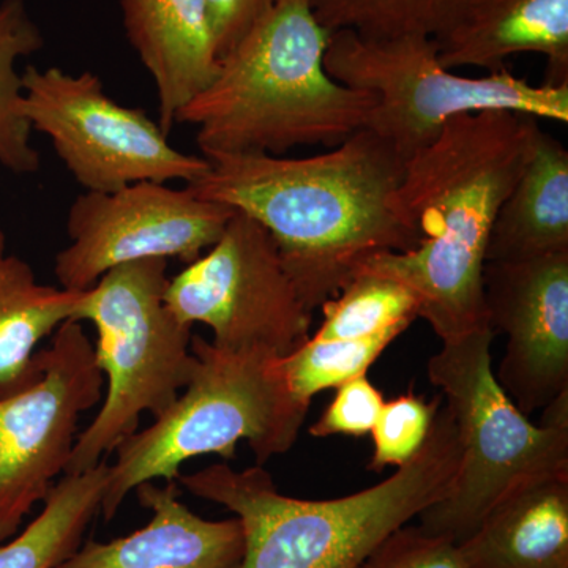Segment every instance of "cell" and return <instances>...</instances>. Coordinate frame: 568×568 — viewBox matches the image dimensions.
<instances>
[{
	"mask_svg": "<svg viewBox=\"0 0 568 568\" xmlns=\"http://www.w3.org/2000/svg\"><path fill=\"white\" fill-rule=\"evenodd\" d=\"M110 465L63 476L43 500V510L13 540L0 544V568H55L81 547L100 514Z\"/></svg>",
	"mask_w": 568,
	"mask_h": 568,
	"instance_id": "d6986e66",
	"label": "cell"
},
{
	"mask_svg": "<svg viewBox=\"0 0 568 568\" xmlns=\"http://www.w3.org/2000/svg\"><path fill=\"white\" fill-rule=\"evenodd\" d=\"M484 298L507 336L497 384L529 417L568 392V252L485 264Z\"/></svg>",
	"mask_w": 568,
	"mask_h": 568,
	"instance_id": "7c38bea8",
	"label": "cell"
},
{
	"mask_svg": "<svg viewBox=\"0 0 568 568\" xmlns=\"http://www.w3.org/2000/svg\"><path fill=\"white\" fill-rule=\"evenodd\" d=\"M151 521L130 536L88 541L55 568H239L244 558V528L237 517L212 521L179 499L175 481L134 489Z\"/></svg>",
	"mask_w": 568,
	"mask_h": 568,
	"instance_id": "4fadbf2b",
	"label": "cell"
},
{
	"mask_svg": "<svg viewBox=\"0 0 568 568\" xmlns=\"http://www.w3.org/2000/svg\"><path fill=\"white\" fill-rule=\"evenodd\" d=\"M126 39L159 97V123L170 133L179 112L207 88L220 65L205 0H119Z\"/></svg>",
	"mask_w": 568,
	"mask_h": 568,
	"instance_id": "5bb4252c",
	"label": "cell"
},
{
	"mask_svg": "<svg viewBox=\"0 0 568 568\" xmlns=\"http://www.w3.org/2000/svg\"><path fill=\"white\" fill-rule=\"evenodd\" d=\"M384 406V396L365 376L355 377L336 388L335 398L323 416L310 426V435L365 436L375 428Z\"/></svg>",
	"mask_w": 568,
	"mask_h": 568,
	"instance_id": "484cf974",
	"label": "cell"
},
{
	"mask_svg": "<svg viewBox=\"0 0 568 568\" xmlns=\"http://www.w3.org/2000/svg\"><path fill=\"white\" fill-rule=\"evenodd\" d=\"M22 89L29 125L51 141L84 192H115L138 182L189 185L207 171V159L174 148L159 122L111 99L92 71L31 65Z\"/></svg>",
	"mask_w": 568,
	"mask_h": 568,
	"instance_id": "ba28073f",
	"label": "cell"
},
{
	"mask_svg": "<svg viewBox=\"0 0 568 568\" xmlns=\"http://www.w3.org/2000/svg\"><path fill=\"white\" fill-rule=\"evenodd\" d=\"M357 568H466L458 544L426 532L420 526H402Z\"/></svg>",
	"mask_w": 568,
	"mask_h": 568,
	"instance_id": "d4e9b609",
	"label": "cell"
},
{
	"mask_svg": "<svg viewBox=\"0 0 568 568\" xmlns=\"http://www.w3.org/2000/svg\"><path fill=\"white\" fill-rule=\"evenodd\" d=\"M331 36L312 0H276L220 59L211 84L175 123L196 130L204 159L336 148L368 126L375 102L328 74Z\"/></svg>",
	"mask_w": 568,
	"mask_h": 568,
	"instance_id": "3957f363",
	"label": "cell"
},
{
	"mask_svg": "<svg viewBox=\"0 0 568 568\" xmlns=\"http://www.w3.org/2000/svg\"><path fill=\"white\" fill-rule=\"evenodd\" d=\"M325 69L334 80L373 97L368 126L407 162L437 140L450 119L488 110L568 122V84L536 85L507 69L467 78L439 61L436 39L402 36L365 39L332 32Z\"/></svg>",
	"mask_w": 568,
	"mask_h": 568,
	"instance_id": "52a82bcc",
	"label": "cell"
},
{
	"mask_svg": "<svg viewBox=\"0 0 568 568\" xmlns=\"http://www.w3.org/2000/svg\"><path fill=\"white\" fill-rule=\"evenodd\" d=\"M233 215L186 185L138 182L84 192L70 205V244L55 254V278L63 290L81 293L119 265L171 257L193 263L219 242Z\"/></svg>",
	"mask_w": 568,
	"mask_h": 568,
	"instance_id": "8fae6325",
	"label": "cell"
},
{
	"mask_svg": "<svg viewBox=\"0 0 568 568\" xmlns=\"http://www.w3.org/2000/svg\"><path fill=\"white\" fill-rule=\"evenodd\" d=\"M168 308L182 324H204L223 349L286 357L312 336L310 312L267 231L234 212L222 237L170 278Z\"/></svg>",
	"mask_w": 568,
	"mask_h": 568,
	"instance_id": "9c48e42d",
	"label": "cell"
},
{
	"mask_svg": "<svg viewBox=\"0 0 568 568\" xmlns=\"http://www.w3.org/2000/svg\"><path fill=\"white\" fill-rule=\"evenodd\" d=\"M436 41L452 71L497 73L510 55L536 52L547 59L544 84H568V0H478Z\"/></svg>",
	"mask_w": 568,
	"mask_h": 568,
	"instance_id": "9a60e30c",
	"label": "cell"
},
{
	"mask_svg": "<svg viewBox=\"0 0 568 568\" xmlns=\"http://www.w3.org/2000/svg\"><path fill=\"white\" fill-rule=\"evenodd\" d=\"M478 0H312L327 31H351L365 39L437 37L450 31Z\"/></svg>",
	"mask_w": 568,
	"mask_h": 568,
	"instance_id": "44dd1931",
	"label": "cell"
},
{
	"mask_svg": "<svg viewBox=\"0 0 568 568\" xmlns=\"http://www.w3.org/2000/svg\"><path fill=\"white\" fill-rule=\"evenodd\" d=\"M317 339H354L398 332L418 317V302L402 283L373 272H357L334 297L320 306Z\"/></svg>",
	"mask_w": 568,
	"mask_h": 568,
	"instance_id": "7402d4cb",
	"label": "cell"
},
{
	"mask_svg": "<svg viewBox=\"0 0 568 568\" xmlns=\"http://www.w3.org/2000/svg\"><path fill=\"white\" fill-rule=\"evenodd\" d=\"M538 119L488 110L450 119L405 163L398 203L417 231L416 248L381 253L358 272L402 283L418 317L443 343L489 328L484 268L493 224L534 151Z\"/></svg>",
	"mask_w": 568,
	"mask_h": 568,
	"instance_id": "7a4b0ae2",
	"label": "cell"
},
{
	"mask_svg": "<svg viewBox=\"0 0 568 568\" xmlns=\"http://www.w3.org/2000/svg\"><path fill=\"white\" fill-rule=\"evenodd\" d=\"M44 40L29 14L24 0L0 3V164L14 174L40 170V155L32 145V126L22 114V74L18 59L36 54Z\"/></svg>",
	"mask_w": 568,
	"mask_h": 568,
	"instance_id": "ffe728a7",
	"label": "cell"
},
{
	"mask_svg": "<svg viewBox=\"0 0 568 568\" xmlns=\"http://www.w3.org/2000/svg\"><path fill=\"white\" fill-rule=\"evenodd\" d=\"M168 261L119 265L82 291L73 320L97 331L95 358L106 392L103 405L77 437L63 476L88 473L140 428L159 417L186 384L194 365L192 327L166 305Z\"/></svg>",
	"mask_w": 568,
	"mask_h": 568,
	"instance_id": "8992f818",
	"label": "cell"
},
{
	"mask_svg": "<svg viewBox=\"0 0 568 568\" xmlns=\"http://www.w3.org/2000/svg\"><path fill=\"white\" fill-rule=\"evenodd\" d=\"M207 162L186 186L267 231L310 312L338 294L369 257L418 244L398 203L405 162L372 130L301 159L253 153Z\"/></svg>",
	"mask_w": 568,
	"mask_h": 568,
	"instance_id": "6da1fadb",
	"label": "cell"
},
{
	"mask_svg": "<svg viewBox=\"0 0 568 568\" xmlns=\"http://www.w3.org/2000/svg\"><path fill=\"white\" fill-rule=\"evenodd\" d=\"M443 402V394H437L432 402H425L413 390L384 402L375 428L372 429L375 454L368 469L383 473L387 466L399 467L409 462L424 446Z\"/></svg>",
	"mask_w": 568,
	"mask_h": 568,
	"instance_id": "cb8c5ba5",
	"label": "cell"
},
{
	"mask_svg": "<svg viewBox=\"0 0 568 568\" xmlns=\"http://www.w3.org/2000/svg\"><path fill=\"white\" fill-rule=\"evenodd\" d=\"M491 328L470 332L428 362L457 426L462 459L447 497L418 515L420 528L462 544L517 489L568 476V425L530 424L497 384Z\"/></svg>",
	"mask_w": 568,
	"mask_h": 568,
	"instance_id": "5b68a950",
	"label": "cell"
},
{
	"mask_svg": "<svg viewBox=\"0 0 568 568\" xmlns=\"http://www.w3.org/2000/svg\"><path fill=\"white\" fill-rule=\"evenodd\" d=\"M37 362L36 379L0 398V544L65 473L82 414L103 398L95 346L80 321L63 323Z\"/></svg>",
	"mask_w": 568,
	"mask_h": 568,
	"instance_id": "30bf717a",
	"label": "cell"
},
{
	"mask_svg": "<svg viewBox=\"0 0 568 568\" xmlns=\"http://www.w3.org/2000/svg\"><path fill=\"white\" fill-rule=\"evenodd\" d=\"M458 548L466 568H568V476L511 493Z\"/></svg>",
	"mask_w": 568,
	"mask_h": 568,
	"instance_id": "2e32d148",
	"label": "cell"
},
{
	"mask_svg": "<svg viewBox=\"0 0 568 568\" xmlns=\"http://www.w3.org/2000/svg\"><path fill=\"white\" fill-rule=\"evenodd\" d=\"M568 252V151L538 130L532 155L489 234L487 263Z\"/></svg>",
	"mask_w": 568,
	"mask_h": 568,
	"instance_id": "e0dca14e",
	"label": "cell"
},
{
	"mask_svg": "<svg viewBox=\"0 0 568 568\" xmlns=\"http://www.w3.org/2000/svg\"><path fill=\"white\" fill-rule=\"evenodd\" d=\"M398 332L354 339H308L286 357L282 368L295 398L312 405L313 396L325 388H338L358 376L399 336Z\"/></svg>",
	"mask_w": 568,
	"mask_h": 568,
	"instance_id": "603a6c76",
	"label": "cell"
},
{
	"mask_svg": "<svg viewBox=\"0 0 568 568\" xmlns=\"http://www.w3.org/2000/svg\"><path fill=\"white\" fill-rule=\"evenodd\" d=\"M6 248H7L6 234H3V231L0 230V257L6 256Z\"/></svg>",
	"mask_w": 568,
	"mask_h": 568,
	"instance_id": "83f0119b",
	"label": "cell"
},
{
	"mask_svg": "<svg viewBox=\"0 0 568 568\" xmlns=\"http://www.w3.org/2000/svg\"><path fill=\"white\" fill-rule=\"evenodd\" d=\"M81 293L37 282L21 257H0V398L36 379L37 346L73 320Z\"/></svg>",
	"mask_w": 568,
	"mask_h": 568,
	"instance_id": "ac0fdd59",
	"label": "cell"
},
{
	"mask_svg": "<svg viewBox=\"0 0 568 568\" xmlns=\"http://www.w3.org/2000/svg\"><path fill=\"white\" fill-rule=\"evenodd\" d=\"M220 59L271 9L276 0H205Z\"/></svg>",
	"mask_w": 568,
	"mask_h": 568,
	"instance_id": "4316f807",
	"label": "cell"
},
{
	"mask_svg": "<svg viewBox=\"0 0 568 568\" xmlns=\"http://www.w3.org/2000/svg\"><path fill=\"white\" fill-rule=\"evenodd\" d=\"M192 353V375L173 405L115 447L100 506L106 521L141 484L178 481L189 459L220 455L230 462L246 440L263 466L297 443L310 405L290 390L280 355L223 349L196 334Z\"/></svg>",
	"mask_w": 568,
	"mask_h": 568,
	"instance_id": "277c9868",
	"label": "cell"
}]
</instances>
